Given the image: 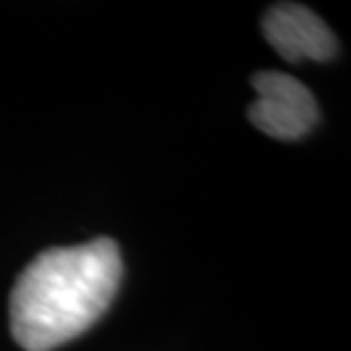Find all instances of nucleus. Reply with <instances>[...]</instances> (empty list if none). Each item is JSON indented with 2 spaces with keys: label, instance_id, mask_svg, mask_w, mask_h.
Segmentation results:
<instances>
[{
  "label": "nucleus",
  "instance_id": "nucleus-1",
  "mask_svg": "<svg viewBox=\"0 0 351 351\" xmlns=\"http://www.w3.org/2000/svg\"><path fill=\"white\" fill-rule=\"evenodd\" d=\"M121 274V254L110 237L39 254L10 297L14 340L25 351H53L78 338L110 308Z\"/></svg>",
  "mask_w": 351,
  "mask_h": 351
},
{
  "label": "nucleus",
  "instance_id": "nucleus-2",
  "mask_svg": "<svg viewBox=\"0 0 351 351\" xmlns=\"http://www.w3.org/2000/svg\"><path fill=\"white\" fill-rule=\"evenodd\" d=\"M256 101L249 119L258 130L274 139L306 137L319 119L317 101L304 82L280 71H261L254 75Z\"/></svg>",
  "mask_w": 351,
  "mask_h": 351
},
{
  "label": "nucleus",
  "instance_id": "nucleus-3",
  "mask_svg": "<svg viewBox=\"0 0 351 351\" xmlns=\"http://www.w3.org/2000/svg\"><path fill=\"white\" fill-rule=\"evenodd\" d=\"M265 39L287 62H326L338 53L333 32L313 10L294 3H278L263 16Z\"/></svg>",
  "mask_w": 351,
  "mask_h": 351
}]
</instances>
